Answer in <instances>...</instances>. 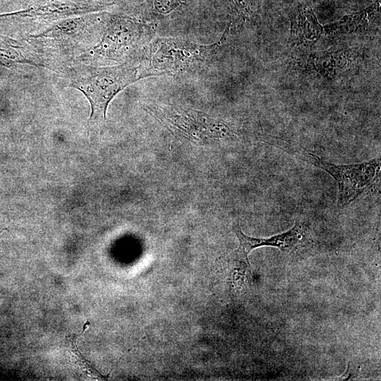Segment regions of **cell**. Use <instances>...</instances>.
Instances as JSON below:
<instances>
[{"label": "cell", "mask_w": 381, "mask_h": 381, "mask_svg": "<svg viewBox=\"0 0 381 381\" xmlns=\"http://www.w3.org/2000/svg\"><path fill=\"white\" fill-rule=\"evenodd\" d=\"M238 11L243 15L249 13L251 9L252 0H231Z\"/></svg>", "instance_id": "cell-7"}, {"label": "cell", "mask_w": 381, "mask_h": 381, "mask_svg": "<svg viewBox=\"0 0 381 381\" xmlns=\"http://www.w3.org/2000/svg\"><path fill=\"white\" fill-rule=\"evenodd\" d=\"M233 231L239 241V246L234 251L235 255L241 260L249 262L248 255L254 248L260 246H272L282 251L293 250L302 239L303 229L299 221L286 232L269 238H254L243 233L238 224H234Z\"/></svg>", "instance_id": "cell-5"}, {"label": "cell", "mask_w": 381, "mask_h": 381, "mask_svg": "<svg viewBox=\"0 0 381 381\" xmlns=\"http://www.w3.org/2000/svg\"><path fill=\"white\" fill-rule=\"evenodd\" d=\"M305 157L315 166L330 174L337 182L338 205L344 207L357 198L377 177L380 159L376 157L360 164H335L325 161L309 151Z\"/></svg>", "instance_id": "cell-4"}, {"label": "cell", "mask_w": 381, "mask_h": 381, "mask_svg": "<svg viewBox=\"0 0 381 381\" xmlns=\"http://www.w3.org/2000/svg\"><path fill=\"white\" fill-rule=\"evenodd\" d=\"M155 32L152 24L127 16L114 17L107 25L97 50L107 60L118 61L131 52L144 48Z\"/></svg>", "instance_id": "cell-3"}, {"label": "cell", "mask_w": 381, "mask_h": 381, "mask_svg": "<svg viewBox=\"0 0 381 381\" xmlns=\"http://www.w3.org/2000/svg\"><path fill=\"white\" fill-rule=\"evenodd\" d=\"M222 39L211 44H202L175 37H156L143 49L139 59L142 78L163 75L190 73L205 65L219 48Z\"/></svg>", "instance_id": "cell-1"}, {"label": "cell", "mask_w": 381, "mask_h": 381, "mask_svg": "<svg viewBox=\"0 0 381 381\" xmlns=\"http://www.w3.org/2000/svg\"><path fill=\"white\" fill-rule=\"evenodd\" d=\"M69 85L81 91L91 106L90 120L104 121L110 102L128 85L143 79L140 64L126 61L119 65L71 68L68 73Z\"/></svg>", "instance_id": "cell-2"}, {"label": "cell", "mask_w": 381, "mask_h": 381, "mask_svg": "<svg viewBox=\"0 0 381 381\" xmlns=\"http://www.w3.org/2000/svg\"><path fill=\"white\" fill-rule=\"evenodd\" d=\"M78 335L71 334L67 337L68 344L69 345L70 351L74 356L72 360L75 361V365L79 366L81 369L88 372L90 375L94 377L105 378L106 377L102 375L98 372L89 361L83 356L82 353L78 351L76 344V339Z\"/></svg>", "instance_id": "cell-6"}]
</instances>
